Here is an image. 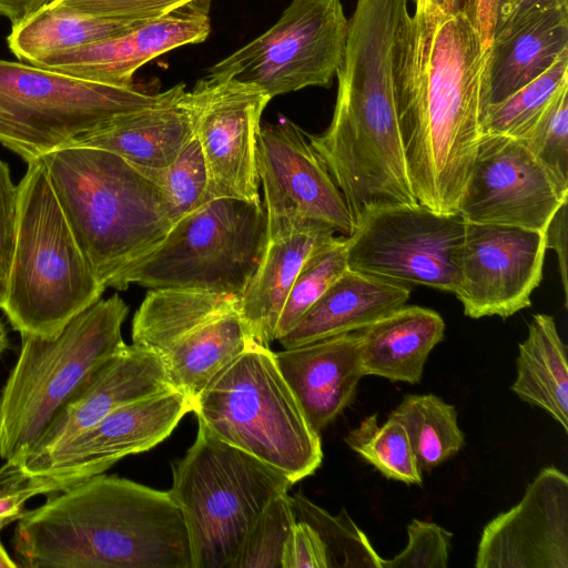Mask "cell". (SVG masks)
<instances>
[{"label":"cell","mask_w":568,"mask_h":568,"mask_svg":"<svg viewBox=\"0 0 568 568\" xmlns=\"http://www.w3.org/2000/svg\"><path fill=\"white\" fill-rule=\"evenodd\" d=\"M256 166L264 192L267 237L305 224L349 236L354 222L343 194L305 132L286 118L261 125Z\"/></svg>","instance_id":"16"},{"label":"cell","mask_w":568,"mask_h":568,"mask_svg":"<svg viewBox=\"0 0 568 568\" xmlns=\"http://www.w3.org/2000/svg\"><path fill=\"white\" fill-rule=\"evenodd\" d=\"M184 92L185 85L179 83L164 101L114 118L69 145L102 149L138 165L168 168L194 138L181 101Z\"/></svg>","instance_id":"24"},{"label":"cell","mask_w":568,"mask_h":568,"mask_svg":"<svg viewBox=\"0 0 568 568\" xmlns=\"http://www.w3.org/2000/svg\"><path fill=\"white\" fill-rule=\"evenodd\" d=\"M466 221L420 204L367 213L346 236L347 267L381 278L454 293Z\"/></svg>","instance_id":"14"},{"label":"cell","mask_w":568,"mask_h":568,"mask_svg":"<svg viewBox=\"0 0 568 568\" xmlns=\"http://www.w3.org/2000/svg\"><path fill=\"white\" fill-rule=\"evenodd\" d=\"M18 564L9 556L0 540V568H17Z\"/></svg>","instance_id":"47"},{"label":"cell","mask_w":568,"mask_h":568,"mask_svg":"<svg viewBox=\"0 0 568 568\" xmlns=\"http://www.w3.org/2000/svg\"><path fill=\"white\" fill-rule=\"evenodd\" d=\"M294 521L288 493L274 497L251 527L232 568H282L284 544Z\"/></svg>","instance_id":"35"},{"label":"cell","mask_w":568,"mask_h":568,"mask_svg":"<svg viewBox=\"0 0 568 568\" xmlns=\"http://www.w3.org/2000/svg\"><path fill=\"white\" fill-rule=\"evenodd\" d=\"M192 409L189 397L175 388L126 403L52 449L6 460L0 494L20 493L30 499L64 490L156 446Z\"/></svg>","instance_id":"12"},{"label":"cell","mask_w":568,"mask_h":568,"mask_svg":"<svg viewBox=\"0 0 568 568\" xmlns=\"http://www.w3.org/2000/svg\"><path fill=\"white\" fill-rule=\"evenodd\" d=\"M347 33L342 0H292L267 31L212 65L206 77L254 84L271 99L329 88Z\"/></svg>","instance_id":"13"},{"label":"cell","mask_w":568,"mask_h":568,"mask_svg":"<svg viewBox=\"0 0 568 568\" xmlns=\"http://www.w3.org/2000/svg\"><path fill=\"white\" fill-rule=\"evenodd\" d=\"M13 550L23 568H193L170 491L104 473L26 509Z\"/></svg>","instance_id":"3"},{"label":"cell","mask_w":568,"mask_h":568,"mask_svg":"<svg viewBox=\"0 0 568 568\" xmlns=\"http://www.w3.org/2000/svg\"><path fill=\"white\" fill-rule=\"evenodd\" d=\"M490 45L463 14L418 2L396 43L395 91L406 165L418 203L458 213L489 104Z\"/></svg>","instance_id":"1"},{"label":"cell","mask_w":568,"mask_h":568,"mask_svg":"<svg viewBox=\"0 0 568 568\" xmlns=\"http://www.w3.org/2000/svg\"><path fill=\"white\" fill-rule=\"evenodd\" d=\"M168 388L173 387L161 359L146 349L126 345L61 408L26 455L52 449L90 428L115 408Z\"/></svg>","instance_id":"22"},{"label":"cell","mask_w":568,"mask_h":568,"mask_svg":"<svg viewBox=\"0 0 568 568\" xmlns=\"http://www.w3.org/2000/svg\"><path fill=\"white\" fill-rule=\"evenodd\" d=\"M292 486L199 425L193 445L173 466L169 490L184 516L193 568H232L260 514Z\"/></svg>","instance_id":"8"},{"label":"cell","mask_w":568,"mask_h":568,"mask_svg":"<svg viewBox=\"0 0 568 568\" xmlns=\"http://www.w3.org/2000/svg\"><path fill=\"white\" fill-rule=\"evenodd\" d=\"M296 520L310 524L325 545L328 568H382V557L345 508L331 515L302 494L290 496Z\"/></svg>","instance_id":"33"},{"label":"cell","mask_w":568,"mask_h":568,"mask_svg":"<svg viewBox=\"0 0 568 568\" xmlns=\"http://www.w3.org/2000/svg\"><path fill=\"white\" fill-rule=\"evenodd\" d=\"M403 13L364 2L348 19L333 118L320 134L305 133L344 196L354 229L369 212L414 206L398 125L395 52Z\"/></svg>","instance_id":"2"},{"label":"cell","mask_w":568,"mask_h":568,"mask_svg":"<svg viewBox=\"0 0 568 568\" xmlns=\"http://www.w3.org/2000/svg\"><path fill=\"white\" fill-rule=\"evenodd\" d=\"M567 202L565 201L551 216L546 230V248H551L558 257V267L565 294V305L568 301L567 280Z\"/></svg>","instance_id":"43"},{"label":"cell","mask_w":568,"mask_h":568,"mask_svg":"<svg viewBox=\"0 0 568 568\" xmlns=\"http://www.w3.org/2000/svg\"><path fill=\"white\" fill-rule=\"evenodd\" d=\"M267 243L263 204L212 199L178 220L122 278L120 291L186 288L241 296Z\"/></svg>","instance_id":"9"},{"label":"cell","mask_w":568,"mask_h":568,"mask_svg":"<svg viewBox=\"0 0 568 568\" xmlns=\"http://www.w3.org/2000/svg\"><path fill=\"white\" fill-rule=\"evenodd\" d=\"M389 415L405 426L422 471H430L465 445L455 407L437 395H405Z\"/></svg>","instance_id":"30"},{"label":"cell","mask_w":568,"mask_h":568,"mask_svg":"<svg viewBox=\"0 0 568 568\" xmlns=\"http://www.w3.org/2000/svg\"><path fill=\"white\" fill-rule=\"evenodd\" d=\"M568 84V50L541 75L506 99L488 104L481 135L497 134L524 140L558 91Z\"/></svg>","instance_id":"31"},{"label":"cell","mask_w":568,"mask_h":568,"mask_svg":"<svg viewBox=\"0 0 568 568\" xmlns=\"http://www.w3.org/2000/svg\"><path fill=\"white\" fill-rule=\"evenodd\" d=\"M155 173L171 199L176 221L211 200L209 172L195 138L186 144L172 164L164 169H155Z\"/></svg>","instance_id":"37"},{"label":"cell","mask_w":568,"mask_h":568,"mask_svg":"<svg viewBox=\"0 0 568 568\" xmlns=\"http://www.w3.org/2000/svg\"><path fill=\"white\" fill-rule=\"evenodd\" d=\"M344 440L386 478L407 485H422L423 471L418 467L406 428L397 418L389 415L379 425L377 415H369Z\"/></svg>","instance_id":"32"},{"label":"cell","mask_w":568,"mask_h":568,"mask_svg":"<svg viewBox=\"0 0 568 568\" xmlns=\"http://www.w3.org/2000/svg\"><path fill=\"white\" fill-rule=\"evenodd\" d=\"M476 568H568V477L540 469L519 503L483 529Z\"/></svg>","instance_id":"19"},{"label":"cell","mask_w":568,"mask_h":568,"mask_svg":"<svg viewBox=\"0 0 568 568\" xmlns=\"http://www.w3.org/2000/svg\"><path fill=\"white\" fill-rule=\"evenodd\" d=\"M191 1L193 0H52L49 4L65 7L92 17L143 21L164 16Z\"/></svg>","instance_id":"39"},{"label":"cell","mask_w":568,"mask_h":568,"mask_svg":"<svg viewBox=\"0 0 568 568\" xmlns=\"http://www.w3.org/2000/svg\"><path fill=\"white\" fill-rule=\"evenodd\" d=\"M426 2L444 11L465 16L476 28L485 44L490 45L494 34L496 0H414Z\"/></svg>","instance_id":"42"},{"label":"cell","mask_w":568,"mask_h":568,"mask_svg":"<svg viewBox=\"0 0 568 568\" xmlns=\"http://www.w3.org/2000/svg\"><path fill=\"white\" fill-rule=\"evenodd\" d=\"M568 50V7L530 12L494 33L489 53V104L547 71Z\"/></svg>","instance_id":"26"},{"label":"cell","mask_w":568,"mask_h":568,"mask_svg":"<svg viewBox=\"0 0 568 568\" xmlns=\"http://www.w3.org/2000/svg\"><path fill=\"white\" fill-rule=\"evenodd\" d=\"M346 270V236H333L316 246L304 261L287 295L276 325L275 341L290 332Z\"/></svg>","instance_id":"34"},{"label":"cell","mask_w":568,"mask_h":568,"mask_svg":"<svg viewBox=\"0 0 568 568\" xmlns=\"http://www.w3.org/2000/svg\"><path fill=\"white\" fill-rule=\"evenodd\" d=\"M545 232L467 223L454 294L470 318H507L529 307L542 280Z\"/></svg>","instance_id":"18"},{"label":"cell","mask_w":568,"mask_h":568,"mask_svg":"<svg viewBox=\"0 0 568 568\" xmlns=\"http://www.w3.org/2000/svg\"><path fill=\"white\" fill-rule=\"evenodd\" d=\"M554 7H568V0H496L494 33L530 12Z\"/></svg>","instance_id":"44"},{"label":"cell","mask_w":568,"mask_h":568,"mask_svg":"<svg viewBox=\"0 0 568 568\" xmlns=\"http://www.w3.org/2000/svg\"><path fill=\"white\" fill-rule=\"evenodd\" d=\"M52 0H0V14L18 26Z\"/></svg>","instance_id":"45"},{"label":"cell","mask_w":568,"mask_h":568,"mask_svg":"<svg viewBox=\"0 0 568 568\" xmlns=\"http://www.w3.org/2000/svg\"><path fill=\"white\" fill-rule=\"evenodd\" d=\"M40 160L91 272L104 288L120 291L123 276L176 222L153 168L84 145L59 148Z\"/></svg>","instance_id":"4"},{"label":"cell","mask_w":568,"mask_h":568,"mask_svg":"<svg viewBox=\"0 0 568 568\" xmlns=\"http://www.w3.org/2000/svg\"><path fill=\"white\" fill-rule=\"evenodd\" d=\"M357 332L364 376L418 384L429 353L444 338L445 322L430 308L403 305Z\"/></svg>","instance_id":"27"},{"label":"cell","mask_w":568,"mask_h":568,"mask_svg":"<svg viewBox=\"0 0 568 568\" xmlns=\"http://www.w3.org/2000/svg\"><path fill=\"white\" fill-rule=\"evenodd\" d=\"M323 224H305L267 237L258 265L240 296L239 312L252 338L270 347L292 285L310 253L334 236Z\"/></svg>","instance_id":"25"},{"label":"cell","mask_w":568,"mask_h":568,"mask_svg":"<svg viewBox=\"0 0 568 568\" xmlns=\"http://www.w3.org/2000/svg\"><path fill=\"white\" fill-rule=\"evenodd\" d=\"M517 376L511 390L524 402L547 412L568 433L567 345L555 320L535 314L519 344Z\"/></svg>","instance_id":"28"},{"label":"cell","mask_w":568,"mask_h":568,"mask_svg":"<svg viewBox=\"0 0 568 568\" xmlns=\"http://www.w3.org/2000/svg\"><path fill=\"white\" fill-rule=\"evenodd\" d=\"M19 184L12 181L10 169L0 160V288L9 276L19 214Z\"/></svg>","instance_id":"40"},{"label":"cell","mask_w":568,"mask_h":568,"mask_svg":"<svg viewBox=\"0 0 568 568\" xmlns=\"http://www.w3.org/2000/svg\"><path fill=\"white\" fill-rule=\"evenodd\" d=\"M129 306L114 294L75 316L54 338L22 335L0 395V457L28 454L61 408L128 344Z\"/></svg>","instance_id":"7"},{"label":"cell","mask_w":568,"mask_h":568,"mask_svg":"<svg viewBox=\"0 0 568 568\" xmlns=\"http://www.w3.org/2000/svg\"><path fill=\"white\" fill-rule=\"evenodd\" d=\"M10 346L4 324L0 321V355Z\"/></svg>","instance_id":"48"},{"label":"cell","mask_w":568,"mask_h":568,"mask_svg":"<svg viewBox=\"0 0 568 568\" xmlns=\"http://www.w3.org/2000/svg\"><path fill=\"white\" fill-rule=\"evenodd\" d=\"M27 500L20 493L0 494V531L21 518Z\"/></svg>","instance_id":"46"},{"label":"cell","mask_w":568,"mask_h":568,"mask_svg":"<svg viewBox=\"0 0 568 568\" xmlns=\"http://www.w3.org/2000/svg\"><path fill=\"white\" fill-rule=\"evenodd\" d=\"M568 84L523 140L561 187L568 190Z\"/></svg>","instance_id":"36"},{"label":"cell","mask_w":568,"mask_h":568,"mask_svg":"<svg viewBox=\"0 0 568 568\" xmlns=\"http://www.w3.org/2000/svg\"><path fill=\"white\" fill-rule=\"evenodd\" d=\"M240 296L150 290L132 321V344L156 355L170 385L195 399L251 343Z\"/></svg>","instance_id":"11"},{"label":"cell","mask_w":568,"mask_h":568,"mask_svg":"<svg viewBox=\"0 0 568 568\" xmlns=\"http://www.w3.org/2000/svg\"><path fill=\"white\" fill-rule=\"evenodd\" d=\"M271 97L254 84L205 77L185 91L182 104L209 172L210 199L263 204L256 144Z\"/></svg>","instance_id":"15"},{"label":"cell","mask_w":568,"mask_h":568,"mask_svg":"<svg viewBox=\"0 0 568 568\" xmlns=\"http://www.w3.org/2000/svg\"><path fill=\"white\" fill-rule=\"evenodd\" d=\"M172 91L152 94L0 59V144L28 163Z\"/></svg>","instance_id":"10"},{"label":"cell","mask_w":568,"mask_h":568,"mask_svg":"<svg viewBox=\"0 0 568 568\" xmlns=\"http://www.w3.org/2000/svg\"><path fill=\"white\" fill-rule=\"evenodd\" d=\"M282 568H328L325 545L307 523H293L282 554Z\"/></svg>","instance_id":"41"},{"label":"cell","mask_w":568,"mask_h":568,"mask_svg":"<svg viewBox=\"0 0 568 568\" xmlns=\"http://www.w3.org/2000/svg\"><path fill=\"white\" fill-rule=\"evenodd\" d=\"M407 284L347 270L277 341L284 348L359 331L409 300Z\"/></svg>","instance_id":"23"},{"label":"cell","mask_w":568,"mask_h":568,"mask_svg":"<svg viewBox=\"0 0 568 568\" xmlns=\"http://www.w3.org/2000/svg\"><path fill=\"white\" fill-rule=\"evenodd\" d=\"M200 426L294 485L323 460L320 434L282 376L274 352L253 342L193 402Z\"/></svg>","instance_id":"6"},{"label":"cell","mask_w":568,"mask_h":568,"mask_svg":"<svg viewBox=\"0 0 568 568\" xmlns=\"http://www.w3.org/2000/svg\"><path fill=\"white\" fill-rule=\"evenodd\" d=\"M407 545L394 558L383 559L382 568H446L453 534L442 526L413 519L407 525Z\"/></svg>","instance_id":"38"},{"label":"cell","mask_w":568,"mask_h":568,"mask_svg":"<svg viewBox=\"0 0 568 568\" xmlns=\"http://www.w3.org/2000/svg\"><path fill=\"white\" fill-rule=\"evenodd\" d=\"M211 0H193L114 37L69 49L32 65L74 78L133 87L135 71L154 58L185 44L203 42L211 32Z\"/></svg>","instance_id":"20"},{"label":"cell","mask_w":568,"mask_h":568,"mask_svg":"<svg viewBox=\"0 0 568 568\" xmlns=\"http://www.w3.org/2000/svg\"><path fill=\"white\" fill-rule=\"evenodd\" d=\"M276 365L318 434L355 399L361 336L351 332L274 353Z\"/></svg>","instance_id":"21"},{"label":"cell","mask_w":568,"mask_h":568,"mask_svg":"<svg viewBox=\"0 0 568 568\" xmlns=\"http://www.w3.org/2000/svg\"><path fill=\"white\" fill-rule=\"evenodd\" d=\"M140 21L113 20L47 4L12 27L7 38L12 53L33 63L49 55L123 33Z\"/></svg>","instance_id":"29"},{"label":"cell","mask_w":568,"mask_h":568,"mask_svg":"<svg viewBox=\"0 0 568 568\" xmlns=\"http://www.w3.org/2000/svg\"><path fill=\"white\" fill-rule=\"evenodd\" d=\"M19 183V214L11 267L0 310L20 335L57 337L105 288L87 264L50 184L43 163H27Z\"/></svg>","instance_id":"5"},{"label":"cell","mask_w":568,"mask_h":568,"mask_svg":"<svg viewBox=\"0 0 568 568\" xmlns=\"http://www.w3.org/2000/svg\"><path fill=\"white\" fill-rule=\"evenodd\" d=\"M567 200L568 190L560 186L523 140L484 134L458 213L467 223L545 232Z\"/></svg>","instance_id":"17"}]
</instances>
